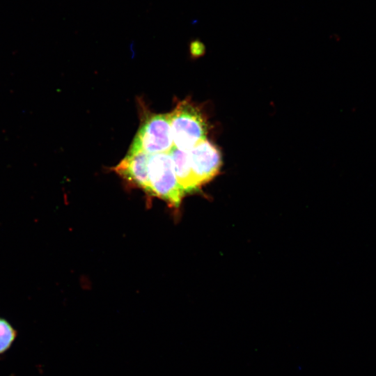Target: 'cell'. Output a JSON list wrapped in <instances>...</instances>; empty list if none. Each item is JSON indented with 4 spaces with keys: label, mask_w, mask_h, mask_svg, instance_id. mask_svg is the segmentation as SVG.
Masks as SVG:
<instances>
[{
    "label": "cell",
    "mask_w": 376,
    "mask_h": 376,
    "mask_svg": "<svg viewBox=\"0 0 376 376\" xmlns=\"http://www.w3.org/2000/svg\"><path fill=\"white\" fill-rule=\"evenodd\" d=\"M169 114L174 147L189 150L206 139V119L201 109L189 100L178 102Z\"/></svg>",
    "instance_id": "6da1fadb"
},
{
    "label": "cell",
    "mask_w": 376,
    "mask_h": 376,
    "mask_svg": "<svg viewBox=\"0 0 376 376\" xmlns=\"http://www.w3.org/2000/svg\"><path fill=\"white\" fill-rule=\"evenodd\" d=\"M149 194L178 208L185 195L180 186L169 152L150 155L148 162Z\"/></svg>",
    "instance_id": "7a4b0ae2"
},
{
    "label": "cell",
    "mask_w": 376,
    "mask_h": 376,
    "mask_svg": "<svg viewBox=\"0 0 376 376\" xmlns=\"http://www.w3.org/2000/svg\"><path fill=\"white\" fill-rule=\"evenodd\" d=\"M173 146L169 114L152 113L143 120L127 153L169 152Z\"/></svg>",
    "instance_id": "3957f363"
},
{
    "label": "cell",
    "mask_w": 376,
    "mask_h": 376,
    "mask_svg": "<svg viewBox=\"0 0 376 376\" xmlns=\"http://www.w3.org/2000/svg\"><path fill=\"white\" fill-rule=\"evenodd\" d=\"M188 151L192 173L199 188L219 172L221 165V153L207 139Z\"/></svg>",
    "instance_id": "277c9868"
},
{
    "label": "cell",
    "mask_w": 376,
    "mask_h": 376,
    "mask_svg": "<svg viewBox=\"0 0 376 376\" xmlns=\"http://www.w3.org/2000/svg\"><path fill=\"white\" fill-rule=\"evenodd\" d=\"M149 154L144 152L127 153L113 170L128 183L148 193Z\"/></svg>",
    "instance_id": "5b68a950"
},
{
    "label": "cell",
    "mask_w": 376,
    "mask_h": 376,
    "mask_svg": "<svg viewBox=\"0 0 376 376\" xmlns=\"http://www.w3.org/2000/svg\"><path fill=\"white\" fill-rule=\"evenodd\" d=\"M169 153L173 162L178 183L184 193L197 190L198 187L192 173L189 151L182 150L173 146Z\"/></svg>",
    "instance_id": "8992f818"
},
{
    "label": "cell",
    "mask_w": 376,
    "mask_h": 376,
    "mask_svg": "<svg viewBox=\"0 0 376 376\" xmlns=\"http://www.w3.org/2000/svg\"><path fill=\"white\" fill-rule=\"evenodd\" d=\"M17 336V330L4 318L0 316V356L12 346Z\"/></svg>",
    "instance_id": "52a82bcc"
},
{
    "label": "cell",
    "mask_w": 376,
    "mask_h": 376,
    "mask_svg": "<svg viewBox=\"0 0 376 376\" xmlns=\"http://www.w3.org/2000/svg\"><path fill=\"white\" fill-rule=\"evenodd\" d=\"M191 51L193 54H200L203 50V46L200 41L194 40L191 42L190 45Z\"/></svg>",
    "instance_id": "ba28073f"
}]
</instances>
